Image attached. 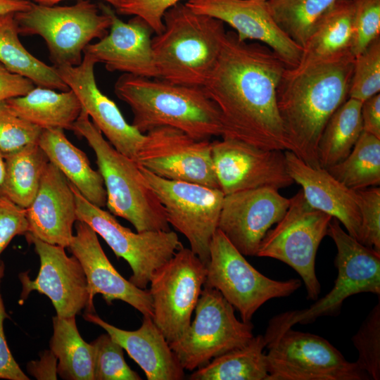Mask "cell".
<instances>
[{
    "label": "cell",
    "mask_w": 380,
    "mask_h": 380,
    "mask_svg": "<svg viewBox=\"0 0 380 380\" xmlns=\"http://www.w3.org/2000/svg\"><path fill=\"white\" fill-rule=\"evenodd\" d=\"M336 0H271L269 9L281 30L304 47L314 28Z\"/></svg>",
    "instance_id": "35"
},
{
    "label": "cell",
    "mask_w": 380,
    "mask_h": 380,
    "mask_svg": "<svg viewBox=\"0 0 380 380\" xmlns=\"http://www.w3.org/2000/svg\"><path fill=\"white\" fill-rule=\"evenodd\" d=\"M355 191L361 217L360 243L380 253V189Z\"/></svg>",
    "instance_id": "41"
},
{
    "label": "cell",
    "mask_w": 380,
    "mask_h": 380,
    "mask_svg": "<svg viewBox=\"0 0 380 380\" xmlns=\"http://www.w3.org/2000/svg\"><path fill=\"white\" fill-rule=\"evenodd\" d=\"M62 129H43L38 144L79 192L92 204L106 206L107 195L101 175L90 165L86 154L72 144Z\"/></svg>",
    "instance_id": "26"
},
{
    "label": "cell",
    "mask_w": 380,
    "mask_h": 380,
    "mask_svg": "<svg viewBox=\"0 0 380 380\" xmlns=\"http://www.w3.org/2000/svg\"><path fill=\"white\" fill-rule=\"evenodd\" d=\"M164 30L152 38L159 79L203 87L226 35L224 23L179 3L163 15Z\"/></svg>",
    "instance_id": "4"
},
{
    "label": "cell",
    "mask_w": 380,
    "mask_h": 380,
    "mask_svg": "<svg viewBox=\"0 0 380 380\" xmlns=\"http://www.w3.org/2000/svg\"><path fill=\"white\" fill-rule=\"evenodd\" d=\"M251 322L239 320L234 308L214 288L203 285L195 317L185 334L170 343L184 370H194L213 358L246 345L254 336Z\"/></svg>",
    "instance_id": "9"
},
{
    "label": "cell",
    "mask_w": 380,
    "mask_h": 380,
    "mask_svg": "<svg viewBox=\"0 0 380 380\" xmlns=\"http://www.w3.org/2000/svg\"><path fill=\"white\" fill-rule=\"evenodd\" d=\"M289 204L290 198L269 186L224 195L217 229L243 255L256 256L266 234Z\"/></svg>",
    "instance_id": "18"
},
{
    "label": "cell",
    "mask_w": 380,
    "mask_h": 380,
    "mask_svg": "<svg viewBox=\"0 0 380 380\" xmlns=\"http://www.w3.org/2000/svg\"><path fill=\"white\" fill-rule=\"evenodd\" d=\"M4 158L5 175L0 194L27 208L37 193L49 158L38 144L27 145Z\"/></svg>",
    "instance_id": "32"
},
{
    "label": "cell",
    "mask_w": 380,
    "mask_h": 380,
    "mask_svg": "<svg viewBox=\"0 0 380 380\" xmlns=\"http://www.w3.org/2000/svg\"><path fill=\"white\" fill-rule=\"evenodd\" d=\"M353 16L352 0H336L317 23L298 65L353 56Z\"/></svg>",
    "instance_id": "27"
},
{
    "label": "cell",
    "mask_w": 380,
    "mask_h": 380,
    "mask_svg": "<svg viewBox=\"0 0 380 380\" xmlns=\"http://www.w3.org/2000/svg\"><path fill=\"white\" fill-rule=\"evenodd\" d=\"M25 213L29 227L27 234L48 243L69 246L73 236L72 227L77 221L75 195L69 181L50 162Z\"/></svg>",
    "instance_id": "23"
},
{
    "label": "cell",
    "mask_w": 380,
    "mask_h": 380,
    "mask_svg": "<svg viewBox=\"0 0 380 380\" xmlns=\"http://www.w3.org/2000/svg\"><path fill=\"white\" fill-rule=\"evenodd\" d=\"M94 351V380H141L125 362L122 347L108 334L91 343Z\"/></svg>",
    "instance_id": "37"
},
{
    "label": "cell",
    "mask_w": 380,
    "mask_h": 380,
    "mask_svg": "<svg viewBox=\"0 0 380 380\" xmlns=\"http://www.w3.org/2000/svg\"><path fill=\"white\" fill-rule=\"evenodd\" d=\"M263 1H271V0H263Z\"/></svg>",
    "instance_id": "51"
},
{
    "label": "cell",
    "mask_w": 380,
    "mask_h": 380,
    "mask_svg": "<svg viewBox=\"0 0 380 380\" xmlns=\"http://www.w3.org/2000/svg\"><path fill=\"white\" fill-rule=\"evenodd\" d=\"M137 163L162 178L220 189L212 141L196 139L175 127H159L145 133Z\"/></svg>",
    "instance_id": "15"
},
{
    "label": "cell",
    "mask_w": 380,
    "mask_h": 380,
    "mask_svg": "<svg viewBox=\"0 0 380 380\" xmlns=\"http://www.w3.org/2000/svg\"><path fill=\"white\" fill-rule=\"evenodd\" d=\"M99 8L110 16V29L99 41L89 44L84 53L103 63L109 72L159 79L152 49L153 30L137 16L125 23L109 6L101 4Z\"/></svg>",
    "instance_id": "22"
},
{
    "label": "cell",
    "mask_w": 380,
    "mask_h": 380,
    "mask_svg": "<svg viewBox=\"0 0 380 380\" xmlns=\"http://www.w3.org/2000/svg\"><path fill=\"white\" fill-rule=\"evenodd\" d=\"M25 208H23L0 194V255L18 235L28 232Z\"/></svg>",
    "instance_id": "43"
},
{
    "label": "cell",
    "mask_w": 380,
    "mask_h": 380,
    "mask_svg": "<svg viewBox=\"0 0 380 380\" xmlns=\"http://www.w3.org/2000/svg\"><path fill=\"white\" fill-rule=\"evenodd\" d=\"M266 342L268 380H362L369 375L327 340L289 328Z\"/></svg>",
    "instance_id": "12"
},
{
    "label": "cell",
    "mask_w": 380,
    "mask_h": 380,
    "mask_svg": "<svg viewBox=\"0 0 380 380\" xmlns=\"http://www.w3.org/2000/svg\"><path fill=\"white\" fill-rule=\"evenodd\" d=\"M72 131L84 138L95 153L110 213L129 222L139 232L170 230L165 209L139 164L106 140L83 109Z\"/></svg>",
    "instance_id": "5"
},
{
    "label": "cell",
    "mask_w": 380,
    "mask_h": 380,
    "mask_svg": "<svg viewBox=\"0 0 380 380\" xmlns=\"http://www.w3.org/2000/svg\"><path fill=\"white\" fill-rule=\"evenodd\" d=\"M327 235L333 239L337 250L335 265L338 274L333 289L308 308L274 316L263 335L265 341L296 324H310L321 317L338 315L343 301L353 295H380V253L350 236L335 217L329 222Z\"/></svg>",
    "instance_id": "6"
},
{
    "label": "cell",
    "mask_w": 380,
    "mask_h": 380,
    "mask_svg": "<svg viewBox=\"0 0 380 380\" xmlns=\"http://www.w3.org/2000/svg\"><path fill=\"white\" fill-rule=\"evenodd\" d=\"M205 277L206 265L184 246L153 273L148 290L152 319L169 343L189 327Z\"/></svg>",
    "instance_id": "14"
},
{
    "label": "cell",
    "mask_w": 380,
    "mask_h": 380,
    "mask_svg": "<svg viewBox=\"0 0 380 380\" xmlns=\"http://www.w3.org/2000/svg\"><path fill=\"white\" fill-rule=\"evenodd\" d=\"M42 130L15 114L5 101L0 103V153L3 156L38 144Z\"/></svg>",
    "instance_id": "39"
},
{
    "label": "cell",
    "mask_w": 380,
    "mask_h": 380,
    "mask_svg": "<svg viewBox=\"0 0 380 380\" xmlns=\"http://www.w3.org/2000/svg\"><path fill=\"white\" fill-rule=\"evenodd\" d=\"M361 118L363 131L380 139V94L362 102Z\"/></svg>",
    "instance_id": "46"
},
{
    "label": "cell",
    "mask_w": 380,
    "mask_h": 380,
    "mask_svg": "<svg viewBox=\"0 0 380 380\" xmlns=\"http://www.w3.org/2000/svg\"><path fill=\"white\" fill-rule=\"evenodd\" d=\"M139 168L163 205L169 224L186 238L189 248L206 265L224 193L220 189L162 178Z\"/></svg>",
    "instance_id": "13"
},
{
    "label": "cell",
    "mask_w": 380,
    "mask_h": 380,
    "mask_svg": "<svg viewBox=\"0 0 380 380\" xmlns=\"http://www.w3.org/2000/svg\"><path fill=\"white\" fill-rule=\"evenodd\" d=\"M380 92V38L355 56L348 98L361 102Z\"/></svg>",
    "instance_id": "36"
},
{
    "label": "cell",
    "mask_w": 380,
    "mask_h": 380,
    "mask_svg": "<svg viewBox=\"0 0 380 380\" xmlns=\"http://www.w3.org/2000/svg\"><path fill=\"white\" fill-rule=\"evenodd\" d=\"M76 234L68 247L80 261L87 281L89 303L87 312H94V297L101 294L108 305L122 300L140 312L153 316V303L148 290L142 289L125 279L105 254L98 234L86 222H75Z\"/></svg>",
    "instance_id": "21"
},
{
    "label": "cell",
    "mask_w": 380,
    "mask_h": 380,
    "mask_svg": "<svg viewBox=\"0 0 380 380\" xmlns=\"http://www.w3.org/2000/svg\"><path fill=\"white\" fill-rule=\"evenodd\" d=\"M33 3L40 4V5H46V6H53L65 0H30ZM110 4L114 8L117 6L120 0H102Z\"/></svg>",
    "instance_id": "49"
},
{
    "label": "cell",
    "mask_w": 380,
    "mask_h": 380,
    "mask_svg": "<svg viewBox=\"0 0 380 380\" xmlns=\"http://www.w3.org/2000/svg\"><path fill=\"white\" fill-rule=\"evenodd\" d=\"M5 265L0 260V379L7 380H29L12 355L4 331V322L8 317L1 293V284L4 275Z\"/></svg>",
    "instance_id": "44"
},
{
    "label": "cell",
    "mask_w": 380,
    "mask_h": 380,
    "mask_svg": "<svg viewBox=\"0 0 380 380\" xmlns=\"http://www.w3.org/2000/svg\"><path fill=\"white\" fill-rule=\"evenodd\" d=\"M19 34L14 14L0 15V63L11 72L28 78L35 86L69 91L56 68L29 52L21 43Z\"/></svg>",
    "instance_id": "29"
},
{
    "label": "cell",
    "mask_w": 380,
    "mask_h": 380,
    "mask_svg": "<svg viewBox=\"0 0 380 380\" xmlns=\"http://www.w3.org/2000/svg\"><path fill=\"white\" fill-rule=\"evenodd\" d=\"M192 11L228 24L240 41L255 40L269 47L287 68L297 66L303 48L278 26L263 0H188Z\"/></svg>",
    "instance_id": "19"
},
{
    "label": "cell",
    "mask_w": 380,
    "mask_h": 380,
    "mask_svg": "<svg viewBox=\"0 0 380 380\" xmlns=\"http://www.w3.org/2000/svg\"><path fill=\"white\" fill-rule=\"evenodd\" d=\"M181 0H120L115 7L117 13L142 19L156 34L165 28L163 15Z\"/></svg>",
    "instance_id": "42"
},
{
    "label": "cell",
    "mask_w": 380,
    "mask_h": 380,
    "mask_svg": "<svg viewBox=\"0 0 380 380\" xmlns=\"http://www.w3.org/2000/svg\"><path fill=\"white\" fill-rule=\"evenodd\" d=\"M35 84L28 78L13 73L0 63V103L27 94Z\"/></svg>",
    "instance_id": "45"
},
{
    "label": "cell",
    "mask_w": 380,
    "mask_h": 380,
    "mask_svg": "<svg viewBox=\"0 0 380 380\" xmlns=\"http://www.w3.org/2000/svg\"><path fill=\"white\" fill-rule=\"evenodd\" d=\"M75 317H53L50 350L57 357L60 377L68 380H94V347L80 336Z\"/></svg>",
    "instance_id": "30"
},
{
    "label": "cell",
    "mask_w": 380,
    "mask_h": 380,
    "mask_svg": "<svg viewBox=\"0 0 380 380\" xmlns=\"http://www.w3.org/2000/svg\"><path fill=\"white\" fill-rule=\"evenodd\" d=\"M84 319L102 329L118 342L137 362L148 380H181L184 369L165 336L151 317L143 316L141 327L134 331L118 328L94 312H85Z\"/></svg>",
    "instance_id": "25"
},
{
    "label": "cell",
    "mask_w": 380,
    "mask_h": 380,
    "mask_svg": "<svg viewBox=\"0 0 380 380\" xmlns=\"http://www.w3.org/2000/svg\"><path fill=\"white\" fill-rule=\"evenodd\" d=\"M58 360L49 349L44 350L37 360L27 363V369L29 374L37 379H57Z\"/></svg>",
    "instance_id": "47"
},
{
    "label": "cell",
    "mask_w": 380,
    "mask_h": 380,
    "mask_svg": "<svg viewBox=\"0 0 380 380\" xmlns=\"http://www.w3.org/2000/svg\"><path fill=\"white\" fill-rule=\"evenodd\" d=\"M331 218L310 206L301 189L290 198L284 215L267 232L256 254L293 268L304 282L308 298L312 300L318 298L321 291L315 272L316 255Z\"/></svg>",
    "instance_id": "8"
},
{
    "label": "cell",
    "mask_w": 380,
    "mask_h": 380,
    "mask_svg": "<svg viewBox=\"0 0 380 380\" xmlns=\"http://www.w3.org/2000/svg\"><path fill=\"white\" fill-rule=\"evenodd\" d=\"M362 103L348 98L329 119L318 143L320 167L327 170L343 160L350 153L363 131Z\"/></svg>",
    "instance_id": "33"
},
{
    "label": "cell",
    "mask_w": 380,
    "mask_h": 380,
    "mask_svg": "<svg viewBox=\"0 0 380 380\" xmlns=\"http://www.w3.org/2000/svg\"><path fill=\"white\" fill-rule=\"evenodd\" d=\"M5 103L15 114L42 129L72 130L82 109L72 90L61 91L38 86Z\"/></svg>",
    "instance_id": "28"
},
{
    "label": "cell",
    "mask_w": 380,
    "mask_h": 380,
    "mask_svg": "<svg viewBox=\"0 0 380 380\" xmlns=\"http://www.w3.org/2000/svg\"><path fill=\"white\" fill-rule=\"evenodd\" d=\"M76 203L77 220L88 224L106 242L118 258L130 266L129 278L136 286L146 289L153 273L183 247L176 232H134L119 223L113 214L88 201L70 184Z\"/></svg>",
    "instance_id": "11"
},
{
    "label": "cell",
    "mask_w": 380,
    "mask_h": 380,
    "mask_svg": "<svg viewBox=\"0 0 380 380\" xmlns=\"http://www.w3.org/2000/svg\"><path fill=\"white\" fill-rule=\"evenodd\" d=\"M204 285L219 291L239 312L241 320L248 322L267 300L291 295L301 281H277L261 274L217 229L210 244Z\"/></svg>",
    "instance_id": "10"
},
{
    "label": "cell",
    "mask_w": 380,
    "mask_h": 380,
    "mask_svg": "<svg viewBox=\"0 0 380 380\" xmlns=\"http://www.w3.org/2000/svg\"><path fill=\"white\" fill-rule=\"evenodd\" d=\"M354 56L380 38V0H352Z\"/></svg>",
    "instance_id": "40"
},
{
    "label": "cell",
    "mask_w": 380,
    "mask_h": 380,
    "mask_svg": "<svg viewBox=\"0 0 380 380\" xmlns=\"http://www.w3.org/2000/svg\"><path fill=\"white\" fill-rule=\"evenodd\" d=\"M284 154L289 172L294 182L301 186L309 205L336 218L360 243L361 217L355 191L341 183L327 170L308 165L292 151L286 150Z\"/></svg>",
    "instance_id": "24"
},
{
    "label": "cell",
    "mask_w": 380,
    "mask_h": 380,
    "mask_svg": "<svg viewBox=\"0 0 380 380\" xmlns=\"http://www.w3.org/2000/svg\"><path fill=\"white\" fill-rule=\"evenodd\" d=\"M269 47L227 32L215 68L203 88L217 107L222 138L262 149L289 150L277 89L286 68Z\"/></svg>",
    "instance_id": "1"
},
{
    "label": "cell",
    "mask_w": 380,
    "mask_h": 380,
    "mask_svg": "<svg viewBox=\"0 0 380 380\" xmlns=\"http://www.w3.org/2000/svg\"><path fill=\"white\" fill-rule=\"evenodd\" d=\"M14 18L19 34L44 40L55 67L79 65L85 47L105 37L111 24L108 14L89 0L72 6L33 3L28 10L15 13Z\"/></svg>",
    "instance_id": "7"
},
{
    "label": "cell",
    "mask_w": 380,
    "mask_h": 380,
    "mask_svg": "<svg viewBox=\"0 0 380 380\" xmlns=\"http://www.w3.org/2000/svg\"><path fill=\"white\" fill-rule=\"evenodd\" d=\"M355 56L286 68L277 89L279 113L289 150L320 167L317 147L335 110L348 98Z\"/></svg>",
    "instance_id": "2"
},
{
    "label": "cell",
    "mask_w": 380,
    "mask_h": 380,
    "mask_svg": "<svg viewBox=\"0 0 380 380\" xmlns=\"http://www.w3.org/2000/svg\"><path fill=\"white\" fill-rule=\"evenodd\" d=\"M32 4L30 0H0V15L27 11Z\"/></svg>",
    "instance_id": "48"
},
{
    "label": "cell",
    "mask_w": 380,
    "mask_h": 380,
    "mask_svg": "<svg viewBox=\"0 0 380 380\" xmlns=\"http://www.w3.org/2000/svg\"><path fill=\"white\" fill-rule=\"evenodd\" d=\"M96 63L93 57L84 53L79 65L54 67L108 141L118 151L137 162L145 134L129 124L115 103L100 90L94 74Z\"/></svg>",
    "instance_id": "20"
},
{
    "label": "cell",
    "mask_w": 380,
    "mask_h": 380,
    "mask_svg": "<svg viewBox=\"0 0 380 380\" xmlns=\"http://www.w3.org/2000/svg\"><path fill=\"white\" fill-rule=\"evenodd\" d=\"M212 158L220 189L224 195L269 186L276 189L293 182L284 151L262 149L229 138L212 141Z\"/></svg>",
    "instance_id": "16"
},
{
    "label": "cell",
    "mask_w": 380,
    "mask_h": 380,
    "mask_svg": "<svg viewBox=\"0 0 380 380\" xmlns=\"http://www.w3.org/2000/svg\"><path fill=\"white\" fill-rule=\"evenodd\" d=\"M27 241L34 245L40 260L38 274L31 279L27 272L19 274L22 284L21 300L37 291L51 301L58 317L76 316L89 303L87 281L76 257L68 256L65 248L46 243L30 234Z\"/></svg>",
    "instance_id": "17"
},
{
    "label": "cell",
    "mask_w": 380,
    "mask_h": 380,
    "mask_svg": "<svg viewBox=\"0 0 380 380\" xmlns=\"http://www.w3.org/2000/svg\"><path fill=\"white\" fill-rule=\"evenodd\" d=\"M358 351L356 363L374 380L380 379V302L372 309L352 337Z\"/></svg>",
    "instance_id": "38"
},
{
    "label": "cell",
    "mask_w": 380,
    "mask_h": 380,
    "mask_svg": "<svg viewBox=\"0 0 380 380\" xmlns=\"http://www.w3.org/2000/svg\"><path fill=\"white\" fill-rule=\"evenodd\" d=\"M5 175V161L3 155L0 153V185Z\"/></svg>",
    "instance_id": "50"
},
{
    "label": "cell",
    "mask_w": 380,
    "mask_h": 380,
    "mask_svg": "<svg viewBox=\"0 0 380 380\" xmlns=\"http://www.w3.org/2000/svg\"><path fill=\"white\" fill-rule=\"evenodd\" d=\"M353 190L380 184V139L362 131L348 156L327 169Z\"/></svg>",
    "instance_id": "34"
},
{
    "label": "cell",
    "mask_w": 380,
    "mask_h": 380,
    "mask_svg": "<svg viewBox=\"0 0 380 380\" xmlns=\"http://www.w3.org/2000/svg\"><path fill=\"white\" fill-rule=\"evenodd\" d=\"M266 342L263 335L253 336L244 346L211 360L195 369L191 380H268Z\"/></svg>",
    "instance_id": "31"
},
{
    "label": "cell",
    "mask_w": 380,
    "mask_h": 380,
    "mask_svg": "<svg viewBox=\"0 0 380 380\" xmlns=\"http://www.w3.org/2000/svg\"><path fill=\"white\" fill-rule=\"evenodd\" d=\"M114 91L130 107L132 125L143 134L167 126L198 140L222 137L219 110L201 87L123 73Z\"/></svg>",
    "instance_id": "3"
}]
</instances>
